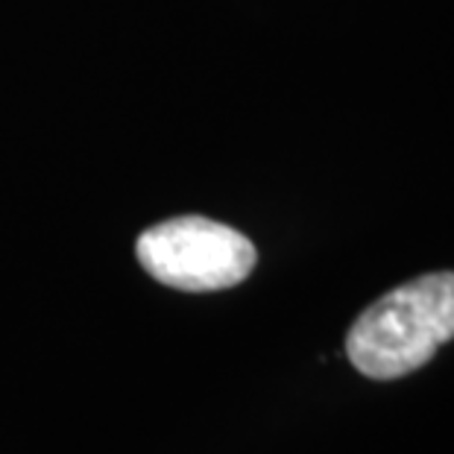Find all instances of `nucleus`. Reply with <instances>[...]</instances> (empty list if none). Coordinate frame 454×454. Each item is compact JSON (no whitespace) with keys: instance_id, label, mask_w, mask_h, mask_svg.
<instances>
[{"instance_id":"obj_1","label":"nucleus","mask_w":454,"mask_h":454,"mask_svg":"<svg viewBox=\"0 0 454 454\" xmlns=\"http://www.w3.org/2000/svg\"><path fill=\"white\" fill-rule=\"evenodd\" d=\"M449 340L454 273H428L375 299L346 334V355L366 379L393 381L417 372Z\"/></svg>"},{"instance_id":"obj_2","label":"nucleus","mask_w":454,"mask_h":454,"mask_svg":"<svg viewBox=\"0 0 454 454\" xmlns=\"http://www.w3.org/2000/svg\"><path fill=\"white\" fill-rule=\"evenodd\" d=\"M135 255L156 282L185 294L235 287L253 273L258 261L247 235L200 215L173 217L141 231Z\"/></svg>"}]
</instances>
